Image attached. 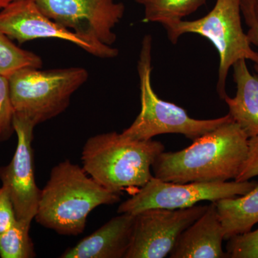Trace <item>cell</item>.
<instances>
[{
  "label": "cell",
  "mask_w": 258,
  "mask_h": 258,
  "mask_svg": "<svg viewBox=\"0 0 258 258\" xmlns=\"http://www.w3.org/2000/svg\"><path fill=\"white\" fill-rule=\"evenodd\" d=\"M248 139L231 119L183 150L161 152L152 165L154 176L175 183L235 180L247 157Z\"/></svg>",
  "instance_id": "1"
},
{
  "label": "cell",
  "mask_w": 258,
  "mask_h": 258,
  "mask_svg": "<svg viewBox=\"0 0 258 258\" xmlns=\"http://www.w3.org/2000/svg\"><path fill=\"white\" fill-rule=\"evenodd\" d=\"M119 201V194L103 187L83 167L67 159L51 169L35 219L60 235H78L86 229L88 215L95 208Z\"/></svg>",
  "instance_id": "2"
},
{
  "label": "cell",
  "mask_w": 258,
  "mask_h": 258,
  "mask_svg": "<svg viewBox=\"0 0 258 258\" xmlns=\"http://www.w3.org/2000/svg\"><path fill=\"white\" fill-rule=\"evenodd\" d=\"M164 146L157 141H136L117 132L98 134L86 141L83 168L106 189L120 193L142 187L153 177L152 165Z\"/></svg>",
  "instance_id": "3"
},
{
  "label": "cell",
  "mask_w": 258,
  "mask_h": 258,
  "mask_svg": "<svg viewBox=\"0 0 258 258\" xmlns=\"http://www.w3.org/2000/svg\"><path fill=\"white\" fill-rule=\"evenodd\" d=\"M152 45V37L146 35L138 61L141 111L133 123L122 132L123 137L147 141L161 134H178L194 141L232 119L229 113L215 119H195L181 107L159 98L151 81Z\"/></svg>",
  "instance_id": "4"
},
{
  "label": "cell",
  "mask_w": 258,
  "mask_h": 258,
  "mask_svg": "<svg viewBox=\"0 0 258 258\" xmlns=\"http://www.w3.org/2000/svg\"><path fill=\"white\" fill-rule=\"evenodd\" d=\"M88 79V71L79 67L19 70L8 79L15 115L35 126L52 119L67 109L71 97Z\"/></svg>",
  "instance_id": "5"
},
{
  "label": "cell",
  "mask_w": 258,
  "mask_h": 258,
  "mask_svg": "<svg viewBox=\"0 0 258 258\" xmlns=\"http://www.w3.org/2000/svg\"><path fill=\"white\" fill-rule=\"evenodd\" d=\"M241 0H217L213 9L203 18L193 21L176 20L163 25L168 38L175 44L181 35L195 33L208 39L220 55L217 90L225 99L226 80L230 68L240 60L258 63V52L252 50L241 23Z\"/></svg>",
  "instance_id": "6"
},
{
  "label": "cell",
  "mask_w": 258,
  "mask_h": 258,
  "mask_svg": "<svg viewBox=\"0 0 258 258\" xmlns=\"http://www.w3.org/2000/svg\"><path fill=\"white\" fill-rule=\"evenodd\" d=\"M254 181L175 183L153 176L137 193L119 205L118 214L137 215L152 208L176 210L195 206L201 201L216 203L222 199L244 195L251 191Z\"/></svg>",
  "instance_id": "7"
},
{
  "label": "cell",
  "mask_w": 258,
  "mask_h": 258,
  "mask_svg": "<svg viewBox=\"0 0 258 258\" xmlns=\"http://www.w3.org/2000/svg\"><path fill=\"white\" fill-rule=\"evenodd\" d=\"M51 20L88 40L113 45L112 31L125 13V6L114 0H35Z\"/></svg>",
  "instance_id": "8"
},
{
  "label": "cell",
  "mask_w": 258,
  "mask_h": 258,
  "mask_svg": "<svg viewBox=\"0 0 258 258\" xmlns=\"http://www.w3.org/2000/svg\"><path fill=\"white\" fill-rule=\"evenodd\" d=\"M205 206L169 210L148 209L135 215L132 243L125 258H163L169 255L183 231L202 216Z\"/></svg>",
  "instance_id": "9"
},
{
  "label": "cell",
  "mask_w": 258,
  "mask_h": 258,
  "mask_svg": "<svg viewBox=\"0 0 258 258\" xmlns=\"http://www.w3.org/2000/svg\"><path fill=\"white\" fill-rule=\"evenodd\" d=\"M0 30L20 44L39 38L60 39L100 58H113L118 55L116 48L91 41L55 23L42 13L35 0H16L3 8Z\"/></svg>",
  "instance_id": "10"
},
{
  "label": "cell",
  "mask_w": 258,
  "mask_h": 258,
  "mask_svg": "<svg viewBox=\"0 0 258 258\" xmlns=\"http://www.w3.org/2000/svg\"><path fill=\"white\" fill-rule=\"evenodd\" d=\"M16 150L11 161L0 167V180L14 205L17 220L31 224L36 216L41 189L35 181L32 141L35 125L27 118L14 115Z\"/></svg>",
  "instance_id": "11"
},
{
  "label": "cell",
  "mask_w": 258,
  "mask_h": 258,
  "mask_svg": "<svg viewBox=\"0 0 258 258\" xmlns=\"http://www.w3.org/2000/svg\"><path fill=\"white\" fill-rule=\"evenodd\" d=\"M135 215L122 213L113 217L73 247L63 258H125L133 237Z\"/></svg>",
  "instance_id": "12"
},
{
  "label": "cell",
  "mask_w": 258,
  "mask_h": 258,
  "mask_svg": "<svg viewBox=\"0 0 258 258\" xmlns=\"http://www.w3.org/2000/svg\"><path fill=\"white\" fill-rule=\"evenodd\" d=\"M224 230L216 206L212 203L201 217L180 235L171 258H227L222 241Z\"/></svg>",
  "instance_id": "13"
},
{
  "label": "cell",
  "mask_w": 258,
  "mask_h": 258,
  "mask_svg": "<svg viewBox=\"0 0 258 258\" xmlns=\"http://www.w3.org/2000/svg\"><path fill=\"white\" fill-rule=\"evenodd\" d=\"M232 68L237 92L224 100L229 114L250 138L258 135V77L250 74L246 60L237 61Z\"/></svg>",
  "instance_id": "14"
},
{
  "label": "cell",
  "mask_w": 258,
  "mask_h": 258,
  "mask_svg": "<svg viewBox=\"0 0 258 258\" xmlns=\"http://www.w3.org/2000/svg\"><path fill=\"white\" fill-rule=\"evenodd\" d=\"M225 240L252 230L258 223V183L249 192L216 202Z\"/></svg>",
  "instance_id": "15"
},
{
  "label": "cell",
  "mask_w": 258,
  "mask_h": 258,
  "mask_svg": "<svg viewBox=\"0 0 258 258\" xmlns=\"http://www.w3.org/2000/svg\"><path fill=\"white\" fill-rule=\"evenodd\" d=\"M144 8V23L161 25L192 14L206 3L207 0H134Z\"/></svg>",
  "instance_id": "16"
},
{
  "label": "cell",
  "mask_w": 258,
  "mask_h": 258,
  "mask_svg": "<svg viewBox=\"0 0 258 258\" xmlns=\"http://www.w3.org/2000/svg\"><path fill=\"white\" fill-rule=\"evenodd\" d=\"M42 66L40 56L17 46L0 30V76L9 79L19 70L25 68L41 69Z\"/></svg>",
  "instance_id": "17"
},
{
  "label": "cell",
  "mask_w": 258,
  "mask_h": 258,
  "mask_svg": "<svg viewBox=\"0 0 258 258\" xmlns=\"http://www.w3.org/2000/svg\"><path fill=\"white\" fill-rule=\"evenodd\" d=\"M30 225L17 220L9 230L0 235V257L32 258L36 256L30 236Z\"/></svg>",
  "instance_id": "18"
},
{
  "label": "cell",
  "mask_w": 258,
  "mask_h": 258,
  "mask_svg": "<svg viewBox=\"0 0 258 258\" xmlns=\"http://www.w3.org/2000/svg\"><path fill=\"white\" fill-rule=\"evenodd\" d=\"M14 115L9 81L0 76V145L9 140L15 133Z\"/></svg>",
  "instance_id": "19"
},
{
  "label": "cell",
  "mask_w": 258,
  "mask_h": 258,
  "mask_svg": "<svg viewBox=\"0 0 258 258\" xmlns=\"http://www.w3.org/2000/svg\"><path fill=\"white\" fill-rule=\"evenodd\" d=\"M227 240L226 252L228 258H258V229Z\"/></svg>",
  "instance_id": "20"
},
{
  "label": "cell",
  "mask_w": 258,
  "mask_h": 258,
  "mask_svg": "<svg viewBox=\"0 0 258 258\" xmlns=\"http://www.w3.org/2000/svg\"><path fill=\"white\" fill-rule=\"evenodd\" d=\"M257 176L258 135L249 138L247 157L235 181L237 182L247 181Z\"/></svg>",
  "instance_id": "21"
},
{
  "label": "cell",
  "mask_w": 258,
  "mask_h": 258,
  "mask_svg": "<svg viewBox=\"0 0 258 258\" xmlns=\"http://www.w3.org/2000/svg\"><path fill=\"white\" fill-rule=\"evenodd\" d=\"M17 221L14 205L8 189L0 187V235L9 230Z\"/></svg>",
  "instance_id": "22"
},
{
  "label": "cell",
  "mask_w": 258,
  "mask_h": 258,
  "mask_svg": "<svg viewBox=\"0 0 258 258\" xmlns=\"http://www.w3.org/2000/svg\"><path fill=\"white\" fill-rule=\"evenodd\" d=\"M240 9L249 28L247 34L249 42L258 46V22L254 14V0H241ZM254 69L258 75V63H254Z\"/></svg>",
  "instance_id": "23"
},
{
  "label": "cell",
  "mask_w": 258,
  "mask_h": 258,
  "mask_svg": "<svg viewBox=\"0 0 258 258\" xmlns=\"http://www.w3.org/2000/svg\"><path fill=\"white\" fill-rule=\"evenodd\" d=\"M14 1H16V0H0V8L3 9V8L8 6V5Z\"/></svg>",
  "instance_id": "24"
},
{
  "label": "cell",
  "mask_w": 258,
  "mask_h": 258,
  "mask_svg": "<svg viewBox=\"0 0 258 258\" xmlns=\"http://www.w3.org/2000/svg\"><path fill=\"white\" fill-rule=\"evenodd\" d=\"M254 14L258 22V0H254Z\"/></svg>",
  "instance_id": "25"
}]
</instances>
